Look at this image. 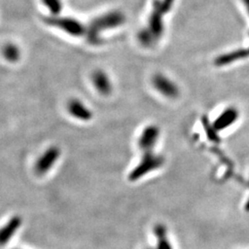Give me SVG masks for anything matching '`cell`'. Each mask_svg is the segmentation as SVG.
<instances>
[{
    "mask_svg": "<svg viewBox=\"0 0 249 249\" xmlns=\"http://www.w3.org/2000/svg\"><path fill=\"white\" fill-rule=\"evenodd\" d=\"M124 13L118 10L109 11L93 18L87 27L86 36L90 45H97L102 43L101 35L104 32L114 30L122 26L125 22Z\"/></svg>",
    "mask_w": 249,
    "mask_h": 249,
    "instance_id": "obj_1",
    "label": "cell"
},
{
    "mask_svg": "<svg viewBox=\"0 0 249 249\" xmlns=\"http://www.w3.org/2000/svg\"><path fill=\"white\" fill-rule=\"evenodd\" d=\"M45 22L50 26L55 27L69 36L81 37L86 36L87 27L77 18L61 16H50L45 18Z\"/></svg>",
    "mask_w": 249,
    "mask_h": 249,
    "instance_id": "obj_2",
    "label": "cell"
},
{
    "mask_svg": "<svg viewBox=\"0 0 249 249\" xmlns=\"http://www.w3.org/2000/svg\"><path fill=\"white\" fill-rule=\"evenodd\" d=\"M163 164V158L155 154L153 151L151 152H144L142 159L140 161V163L136 166V168L132 171L130 178L131 179H139L144 175L152 172L154 170L160 168Z\"/></svg>",
    "mask_w": 249,
    "mask_h": 249,
    "instance_id": "obj_3",
    "label": "cell"
},
{
    "mask_svg": "<svg viewBox=\"0 0 249 249\" xmlns=\"http://www.w3.org/2000/svg\"><path fill=\"white\" fill-rule=\"evenodd\" d=\"M152 85L165 98L177 99L180 95L178 84L163 74H156L152 78Z\"/></svg>",
    "mask_w": 249,
    "mask_h": 249,
    "instance_id": "obj_4",
    "label": "cell"
},
{
    "mask_svg": "<svg viewBox=\"0 0 249 249\" xmlns=\"http://www.w3.org/2000/svg\"><path fill=\"white\" fill-rule=\"evenodd\" d=\"M165 14L160 9L158 0L153 1L152 10L148 19V26L146 27L151 35L154 36L156 41L158 42L164 34V23H163V16Z\"/></svg>",
    "mask_w": 249,
    "mask_h": 249,
    "instance_id": "obj_5",
    "label": "cell"
},
{
    "mask_svg": "<svg viewBox=\"0 0 249 249\" xmlns=\"http://www.w3.org/2000/svg\"><path fill=\"white\" fill-rule=\"evenodd\" d=\"M160 128L156 124H149L142 130L139 139V147L144 152L153 151L160 138Z\"/></svg>",
    "mask_w": 249,
    "mask_h": 249,
    "instance_id": "obj_6",
    "label": "cell"
},
{
    "mask_svg": "<svg viewBox=\"0 0 249 249\" xmlns=\"http://www.w3.org/2000/svg\"><path fill=\"white\" fill-rule=\"evenodd\" d=\"M60 156V150L57 147H50L36 162V171L38 175H44L53 167Z\"/></svg>",
    "mask_w": 249,
    "mask_h": 249,
    "instance_id": "obj_7",
    "label": "cell"
},
{
    "mask_svg": "<svg viewBox=\"0 0 249 249\" xmlns=\"http://www.w3.org/2000/svg\"><path fill=\"white\" fill-rule=\"evenodd\" d=\"M91 82L99 94L108 96L113 91V83L109 75L103 70H96L91 74Z\"/></svg>",
    "mask_w": 249,
    "mask_h": 249,
    "instance_id": "obj_8",
    "label": "cell"
},
{
    "mask_svg": "<svg viewBox=\"0 0 249 249\" xmlns=\"http://www.w3.org/2000/svg\"><path fill=\"white\" fill-rule=\"evenodd\" d=\"M67 109L72 117L83 122H88L91 120L93 116V114L89 107L82 101H80V99H71V101H69Z\"/></svg>",
    "mask_w": 249,
    "mask_h": 249,
    "instance_id": "obj_9",
    "label": "cell"
},
{
    "mask_svg": "<svg viewBox=\"0 0 249 249\" xmlns=\"http://www.w3.org/2000/svg\"><path fill=\"white\" fill-rule=\"evenodd\" d=\"M21 223V218L19 216H14L0 229V246L6 245L13 237L15 232L19 229Z\"/></svg>",
    "mask_w": 249,
    "mask_h": 249,
    "instance_id": "obj_10",
    "label": "cell"
},
{
    "mask_svg": "<svg viewBox=\"0 0 249 249\" xmlns=\"http://www.w3.org/2000/svg\"><path fill=\"white\" fill-rule=\"evenodd\" d=\"M238 114L236 110L233 108H229L223 112L220 116H218L213 122L214 129L216 131H221L224 128L230 126L237 118Z\"/></svg>",
    "mask_w": 249,
    "mask_h": 249,
    "instance_id": "obj_11",
    "label": "cell"
},
{
    "mask_svg": "<svg viewBox=\"0 0 249 249\" xmlns=\"http://www.w3.org/2000/svg\"><path fill=\"white\" fill-rule=\"evenodd\" d=\"M138 41L144 47H151L156 44V39L151 35V32L147 28H143L138 33Z\"/></svg>",
    "mask_w": 249,
    "mask_h": 249,
    "instance_id": "obj_12",
    "label": "cell"
},
{
    "mask_svg": "<svg viewBox=\"0 0 249 249\" xmlns=\"http://www.w3.org/2000/svg\"><path fill=\"white\" fill-rule=\"evenodd\" d=\"M43 3L50 11L51 16H59L62 11V0H43Z\"/></svg>",
    "mask_w": 249,
    "mask_h": 249,
    "instance_id": "obj_13",
    "label": "cell"
},
{
    "mask_svg": "<svg viewBox=\"0 0 249 249\" xmlns=\"http://www.w3.org/2000/svg\"><path fill=\"white\" fill-rule=\"evenodd\" d=\"M4 55H5V58L7 60H9L10 62H16L17 60H18L19 58V49L15 45H7L4 48Z\"/></svg>",
    "mask_w": 249,
    "mask_h": 249,
    "instance_id": "obj_14",
    "label": "cell"
},
{
    "mask_svg": "<svg viewBox=\"0 0 249 249\" xmlns=\"http://www.w3.org/2000/svg\"><path fill=\"white\" fill-rule=\"evenodd\" d=\"M160 9L164 14H167L173 8L176 0H158Z\"/></svg>",
    "mask_w": 249,
    "mask_h": 249,
    "instance_id": "obj_15",
    "label": "cell"
}]
</instances>
